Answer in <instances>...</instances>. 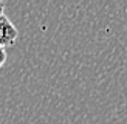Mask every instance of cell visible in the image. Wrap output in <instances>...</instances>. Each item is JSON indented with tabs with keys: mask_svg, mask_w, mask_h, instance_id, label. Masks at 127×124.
<instances>
[{
	"mask_svg": "<svg viewBox=\"0 0 127 124\" xmlns=\"http://www.w3.org/2000/svg\"><path fill=\"white\" fill-rule=\"evenodd\" d=\"M5 62H6V50L0 47V68L5 65Z\"/></svg>",
	"mask_w": 127,
	"mask_h": 124,
	"instance_id": "2",
	"label": "cell"
},
{
	"mask_svg": "<svg viewBox=\"0 0 127 124\" xmlns=\"http://www.w3.org/2000/svg\"><path fill=\"white\" fill-rule=\"evenodd\" d=\"M3 11H5V3H3V2H0V16L3 14Z\"/></svg>",
	"mask_w": 127,
	"mask_h": 124,
	"instance_id": "3",
	"label": "cell"
},
{
	"mask_svg": "<svg viewBox=\"0 0 127 124\" xmlns=\"http://www.w3.org/2000/svg\"><path fill=\"white\" fill-rule=\"evenodd\" d=\"M17 37H19V31L14 27V23L5 14H2L0 16V47L5 48V47L14 45Z\"/></svg>",
	"mask_w": 127,
	"mask_h": 124,
	"instance_id": "1",
	"label": "cell"
}]
</instances>
